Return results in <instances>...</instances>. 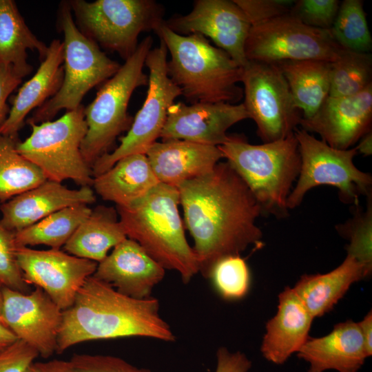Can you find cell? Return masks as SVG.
I'll return each instance as SVG.
<instances>
[{"instance_id":"6da1fadb","label":"cell","mask_w":372,"mask_h":372,"mask_svg":"<svg viewBox=\"0 0 372 372\" xmlns=\"http://www.w3.org/2000/svg\"><path fill=\"white\" fill-rule=\"evenodd\" d=\"M177 189L185 227L194 239L198 272L205 278L209 279L221 259L260 245L262 234L256 220L261 208L227 161Z\"/></svg>"},{"instance_id":"7a4b0ae2","label":"cell","mask_w":372,"mask_h":372,"mask_svg":"<svg viewBox=\"0 0 372 372\" xmlns=\"http://www.w3.org/2000/svg\"><path fill=\"white\" fill-rule=\"evenodd\" d=\"M159 311L158 299L129 297L92 276L72 305L63 311L56 353L79 343L99 340L145 337L176 341Z\"/></svg>"},{"instance_id":"3957f363","label":"cell","mask_w":372,"mask_h":372,"mask_svg":"<svg viewBox=\"0 0 372 372\" xmlns=\"http://www.w3.org/2000/svg\"><path fill=\"white\" fill-rule=\"evenodd\" d=\"M179 204L177 187L159 183L131 205L117 207V213L127 238L187 284L198 273V264L185 237Z\"/></svg>"},{"instance_id":"277c9868","label":"cell","mask_w":372,"mask_h":372,"mask_svg":"<svg viewBox=\"0 0 372 372\" xmlns=\"http://www.w3.org/2000/svg\"><path fill=\"white\" fill-rule=\"evenodd\" d=\"M156 33L170 54L168 76L188 101L236 104L242 99V68L226 52L200 34L181 35L164 23Z\"/></svg>"},{"instance_id":"5b68a950","label":"cell","mask_w":372,"mask_h":372,"mask_svg":"<svg viewBox=\"0 0 372 372\" xmlns=\"http://www.w3.org/2000/svg\"><path fill=\"white\" fill-rule=\"evenodd\" d=\"M218 147L246 183L262 214L286 217L287 199L301 165L295 134L260 145L250 144L240 136H229Z\"/></svg>"},{"instance_id":"8992f818","label":"cell","mask_w":372,"mask_h":372,"mask_svg":"<svg viewBox=\"0 0 372 372\" xmlns=\"http://www.w3.org/2000/svg\"><path fill=\"white\" fill-rule=\"evenodd\" d=\"M152 43L150 36L144 38L117 72L104 82L94 99L84 107L87 128L81 152L91 168L132 123L133 118L127 112L128 104L134 90L148 84V75L143 67Z\"/></svg>"},{"instance_id":"52a82bcc","label":"cell","mask_w":372,"mask_h":372,"mask_svg":"<svg viewBox=\"0 0 372 372\" xmlns=\"http://www.w3.org/2000/svg\"><path fill=\"white\" fill-rule=\"evenodd\" d=\"M59 25L63 33V79L54 96L37 108L28 125L51 121L61 110H72L94 87L114 75L121 67L84 35L74 22L68 1L61 3Z\"/></svg>"},{"instance_id":"ba28073f","label":"cell","mask_w":372,"mask_h":372,"mask_svg":"<svg viewBox=\"0 0 372 372\" xmlns=\"http://www.w3.org/2000/svg\"><path fill=\"white\" fill-rule=\"evenodd\" d=\"M68 3L77 27L99 46L125 61L136 50L141 33L164 23V8L153 0H72Z\"/></svg>"},{"instance_id":"9c48e42d","label":"cell","mask_w":372,"mask_h":372,"mask_svg":"<svg viewBox=\"0 0 372 372\" xmlns=\"http://www.w3.org/2000/svg\"><path fill=\"white\" fill-rule=\"evenodd\" d=\"M29 125L30 136L17 143L20 154L37 165L47 180L70 179L81 187L92 186V168L81 152L87 128L83 105L66 111L58 119Z\"/></svg>"},{"instance_id":"30bf717a","label":"cell","mask_w":372,"mask_h":372,"mask_svg":"<svg viewBox=\"0 0 372 372\" xmlns=\"http://www.w3.org/2000/svg\"><path fill=\"white\" fill-rule=\"evenodd\" d=\"M300 154V170L296 185L287 199L288 209L302 203L305 194L313 187L330 185L337 187L342 202L358 205L360 195L371 193L372 178L354 165L358 154L355 147L338 149L303 129L294 132Z\"/></svg>"},{"instance_id":"8fae6325","label":"cell","mask_w":372,"mask_h":372,"mask_svg":"<svg viewBox=\"0 0 372 372\" xmlns=\"http://www.w3.org/2000/svg\"><path fill=\"white\" fill-rule=\"evenodd\" d=\"M167 49L163 41L151 49L145 65L149 70L145 99L138 111L127 134L113 152L101 156L92 167L95 177L111 168L118 160L136 154H145L160 137L169 107L180 95V89L167 74Z\"/></svg>"},{"instance_id":"7c38bea8","label":"cell","mask_w":372,"mask_h":372,"mask_svg":"<svg viewBox=\"0 0 372 372\" xmlns=\"http://www.w3.org/2000/svg\"><path fill=\"white\" fill-rule=\"evenodd\" d=\"M344 50L330 30L308 26L289 14L251 25L245 48L247 61L276 65L305 60L331 63Z\"/></svg>"},{"instance_id":"4fadbf2b","label":"cell","mask_w":372,"mask_h":372,"mask_svg":"<svg viewBox=\"0 0 372 372\" xmlns=\"http://www.w3.org/2000/svg\"><path fill=\"white\" fill-rule=\"evenodd\" d=\"M241 83L244 86L242 103L264 143L294 134L302 116L277 65L247 61L242 67Z\"/></svg>"},{"instance_id":"5bb4252c","label":"cell","mask_w":372,"mask_h":372,"mask_svg":"<svg viewBox=\"0 0 372 372\" xmlns=\"http://www.w3.org/2000/svg\"><path fill=\"white\" fill-rule=\"evenodd\" d=\"M16 254L26 283L41 289L62 311L72 305L98 265L58 249L17 247Z\"/></svg>"},{"instance_id":"9a60e30c","label":"cell","mask_w":372,"mask_h":372,"mask_svg":"<svg viewBox=\"0 0 372 372\" xmlns=\"http://www.w3.org/2000/svg\"><path fill=\"white\" fill-rule=\"evenodd\" d=\"M164 24L181 35L209 37L241 68L247 62L245 48L251 25L234 0L195 1L191 12L165 20Z\"/></svg>"},{"instance_id":"2e32d148","label":"cell","mask_w":372,"mask_h":372,"mask_svg":"<svg viewBox=\"0 0 372 372\" xmlns=\"http://www.w3.org/2000/svg\"><path fill=\"white\" fill-rule=\"evenodd\" d=\"M5 324L43 358L56 353L63 311L40 288L28 293L3 287Z\"/></svg>"},{"instance_id":"e0dca14e","label":"cell","mask_w":372,"mask_h":372,"mask_svg":"<svg viewBox=\"0 0 372 372\" xmlns=\"http://www.w3.org/2000/svg\"><path fill=\"white\" fill-rule=\"evenodd\" d=\"M249 118L242 103H174L168 109L160 137L219 146L228 138L227 131Z\"/></svg>"},{"instance_id":"ac0fdd59","label":"cell","mask_w":372,"mask_h":372,"mask_svg":"<svg viewBox=\"0 0 372 372\" xmlns=\"http://www.w3.org/2000/svg\"><path fill=\"white\" fill-rule=\"evenodd\" d=\"M371 121L372 84L352 96H329L313 116L302 117L299 125L319 134L330 147L348 149L371 131Z\"/></svg>"},{"instance_id":"d6986e66","label":"cell","mask_w":372,"mask_h":372,"mask_svg":"<svg viewBox=\"0 0 372 372\" xmlns=\"http://www.w3.org/2000/svg\"><path fill=\"white\" fill-rule=\"evenodd\" d=\"M165 269L136 241L127 238L100 262L92 276L136 299L149 298Z\"/></svg>"},{"instance_id":"ffe728a7","label":"cell","mask_w":372,"mask_h":372,"mask_svg":"<svg viewBox=\"0 0 372 372\" xmlns=\"http://www.w3.org/2000/svg\"><path fill=\"white\" fill-rule=\"evenodd\" d=\"M89 186L69 189L61 183L46 180L39 185L3 203L1 225L14 233L25 229L60 209L94 203Z\"/></svg>"},{"instance_id":"44dd1931","label":"cell","mask_w":372,"mask_h":372,"mask_svg":"<svg viewBox=\"0 0 372 372\" xmlns=\"http://www.w3.org/2000/svg\"><path fill=\"white\" fill-rule=\"evenodd\" d=\"M145 155L158 182L176 187L209 172L223 158L217 146L183 140L156 141Z\"/></svg>"},{"instance_id":"7402d4cb","label":"cell","mask_w":372,"mask_h":372,"mask_svg":"<svg viewBox=\"0 0 372 372\" xmlns=\"http://www.w3.org/2000/svg\"><path fill=\"white\" fill-rule=\"evenodd\" d=\"M297 355L309 364L308 372H358L369 357L360 328L351 320L335 324L323 337L309 338Z\"/></svg>"},{"instance_id":"603a6c76","label":"cell","mask_w":372,"mask_h":372,"mask_svg":"<svg viewBox=\"0 0 372 372\" xmlns=\"http://www.w3.org/2000/svg\"><path fill=\"white\" fill-rule=\"evenodd\" d=\"M278 301L276 314L266 324L260 351L268 361L282 364L308 340L314 318L293 288L286 287Z\"/></svg>"},{"instance_id":"cb8c5ba5","label":"cell","mask_w":372,"mask_h":372,"mask_svg":"<svg viewBox=\"0 0 372 372\" xmlns=\"http://www.w3.org/2000/svg\"><path fill=\"white\" fill-rule=\"evenodd\" d=\"M63 41L52 40L36 73L12 97L8 116L0 126L1 134L18 137L27 115L56 94L63 79Z\"/></svg>"},{"instance_id":"d4e9b609","label":"cell","mask_w":372,"mask_h":372,"mask_svg":"<svg viewBox=\"0 0 372 372\" xmlns=\"http://www.w3.org/2000/svg\"><path fill=\"white\" fill-rule=\"evenodd\" d=\"M159 183L144 154L127 156L94 177L92 186L101 198L127 207L145 196Z\"/></svg>"},{"instance_id":"484cf974","label":"cell","mask_w":372,"mask_h":372,"mask_svg":"<svg viewBox=\"0 0 372 372\" xmlns=\"http://www.w3.org/2000/svg\"><path fill=\"white\" fill-rule=\"evenodd\" d=\"M368 277L364 267L347 255L328 273L302 275L293 289L313 317H320L333 308L352 284Z\"/></svg>"},{"instance_id":"4316f807","label":"cell","mask_w":372,"mask_h":372,"mask_svg":"<svg viewBox=\"0 0 372 372\" xmlns=\"http://www.w3.org/2000/svg\"><path fill=\"white\" fill-rule=\"evenodd\" d=\"M126 238L117 211L99 205L79 225L63 249L71 255L99 263L110 249Z\"/></svg>"},{"instance_id":"83f0119b","label":"cell","mask_w":372,"mask_h":372,"mask_svg":"<svg viewBox=\"0 0 372 372\" xmlns=\"http://www.w3.org/2000/svg\"><path fill=\"white\" fill-rule=\"evenodd\" d=\"M28 50L43 61L48 46L32 32L12 0H0V64L10 67L22 79L32 71Z\"/></svg>"},{"instance_id":"f1b7e54d","label":"cell","mask_w":372,"mask_h":372,"mask_svg":"<svg viewBox=\"0 0 372 372\" xmlns=\"http://www.w3.org/2000/svg\"><path fill=\"white\" fill-rule=\"evenodd\" d=\"M304 118L313 116L329 96L331 63L318 60L277 64Z\"/></svg>"},{"instance_id":"f546056e","label":"cell","mask_w":372,"mask_h":372,"mask_svg":"<svg viewBox=\"0 0 372 372\" xmlns=\"http://www.w3.org/2000/svg\"><path fill=\"white\" fill-rule=\"evenodd\" d=\"M92 211L87 205H76L60 209L37 223L14 233L17 247L45 245L63 247L79 225Z\"/></svg>"},{"instance_id":"4dcf8cb0","label":"cell","mask_w":372,"mask_h":372,"mask_svg":"<svg viewBox=\"0 0 372 372\" xmlns=\"http://www.w3.org/2000/svg\"><path fill=\"white\" fill-rule=\"evenodd\" d=\"M18 137L0 134V202L4 203L46 180L42 171L17 149Z\"/></svg>"},{"instance_id":"1f68e13d","label":"cell","mask_w":372,"mask_h":372,"mask_svg":"<svg viewBox=\"0 0 372 372\" xmlns=\"http://www.w3.org/2000/svg\"><path fill=\"white\" fill-rule=\"evenodd\" d=\"M372 56L369 52L344 50L331 63L329 96L358 94L372 84Z\"/></svg>"},{"instance_id":"d6a6232c","label":"cell","mask_w":372,"mask_h":372,"mask_svg":"<svg viewBox=\"0 0 372 372\" xmlns=\"http://www.w3.org/2000/svg\"><path fill=\"white\" fill-rule=\"evenodd\" d=\"M335 42L345 50L369 52L372 39L369 29L363 1L344 0L330 30Z\"/></svg>"},{"instance_id":"836d02e7","label":"cell","mask_w":372,"mask_h":372,"mask_svg":"<svg viewBox=\"0 0 372 372\" xmlns=\"http://www.w3.org/2000/svg\"><path fill=\"white\" fill-rule=\"evenodd\" d=\"M209 279L218 294L226 300L242 299L250 287L249 269L240 255L219 260L213 267Z\"/></svg>"},{"instance_id":"e575fe53","label":"cell","mask_w":372,"mask_h":372,"mask_svg":"<svg viewBox=\"0 0 372 372\" xmlns=\"http://www.w3.org/2000/svg\"><path fill=\"white\" fill-rule=\"evenodd\" d=\"M368 197L366 209L358 210L346 223L337 226L338 231L349 241L347 255L354 258L365 269L369 276L372 270V200Z\"/></svg>"},{"instance_id":"d590c367","label":"cell","mask_w":372,"mask_h":372,"mask_svg":"<svg viewBox=\"0 0 372 372\" xmlns=\"http://www.w3.org/2000/svg\"><path fill=\"white\" fill-rule=\"evenodd\" d=\"M14 233L0 223V282L3 287L28 293L29 285L25 281L17 258Z\"/></svg>"},{"instance_id":"8d00e7d4","label":"cell","mask_w":372,"mask_h":372,"mask_svg":"<svg viewBox=\"0 0 372 372\" xmlns=\"http://www.w3.org/2000/svg\"><path fill=\"white\" fill-rule=\"evenodd\" d=\"M340 4L338 0H296L289 14L311 28L330 30Z\"/></svg>"},{"instance_id":"74e56055","label":"cell","mask_w":372,"mask_h":372,"mask_svg":"<svg viewBox=\"0 0 372 372\" xmlns=\"http://www.w3.org/2000/svg\"><path fill=\"white\" fill-rule=\"evenodd\" d=\"M70 372H152L110 355L74 354L68 360Z\"/></svg>"},{"instance_id":"f35d334b","label":"cell","mask_w":372,"mask_h":372,"mask_svg":"<svg viewBox=\"0 0 372 372\" xmlns=\"http://www.w3.org/2000/svg\"><path fill=\"white\" fill-rule=\"evenodd\" d=\"M247 16L251 25L289 14L294 0H234Z\"/></svg>"},{"instance_id":"ab89813d","label":"cell","mask_w":372,"mask_h":372,"mask_svg":"<svg viewBox=\"0 0 372 372\" xmlns=\"http://www.w3.org/2000/svg\"><path fill=\"white\" fill-rule=\"evenodd\" d=\"M38 356L34 349L17 340L0 351V372H26Z\"/></svg>"},{"instance_id":"60d3db41","label":"cell","mask_w":372,"mask_h":372,"mask_svg":"<svg viewBox=\"0 0 372 372\" xmlns=\"http://www.w3.org/2000/svg\"><path fill=\"white\" fill-rule=\"evenodd\" d=\"M251 366V361L240 351L231 352L225 347L216 351L215 372H248Z\"/></svg>"},{"instance_id":"b9f144b4","label":"cell","mask_w":372,"mask_h":372,"mask_svg":"<svg viewBox=\"0 0 372 372\" xmlns=\"http://www.w3.org/2000/svg\"><path fill=\"white\" fill-rule=\"evenodd\" d=\"M22 78L9 66L0 64V126L10 111L7 101L11 93L19 86Z\"/></svg>"},{"instance_id":"7bdbcfd3","label":"cell","mask_w":372,"mask_h":372,"mask_svg":"<svg viewBox=\"0 0 372 372\" xmlns=\"http://www.w3.org/2000/svg\"><path fill=\"white\" fill-rule=\"evenodd\" d=\"M364 342L367 354L369 356L372 354V313L370 311L364 318L357 323Z\"/></svg>"},{"instance_id":"ee69618b","label":"cell","mask_w":372,"mask_h":372,"mask_svg":"<svg viewBox=\"0 0 372 372\" xmlns=\"http://www.w3.org/2000/svg\"><path fill=\"white\" fill-rule=\"evenodd\" d=\"M35 372H70L68 361L53 360L45 362L33 363Z\"/></svg>"},{"instance_id":"f6af8a7d","label":"cell","mask_w":372,"mask_h":372,"mask_svg":"<svg viewBox=\"0 0 372 372\" xmlns=\"http://www.w3.org/2000/svg\"><path fill=\"white\" fill-rule=\"evenodd\" d=\"M355 147L358 153L368 156L372 153V134L371 131L364 135L358 141Z\"/></svg>"},{"instance_id":"bcb514c9","label":"cell","mask_w":372,"mask_h":372,"mask_svg":"<svg viewBox=\"0 0 372 372\" xmlns=\"http://www.w3.org/2000/svg\"><path fill=\"white\" fill-rule=\"evenodd\" d=\"M18 339L8 327L0 322V351L14 343Z\"/></svg>"},{"instance_id":"7dc6e473","label":"cell","mask_w":372,"mask_h":372,"mask_svg":"<svg viewBox=\"0 0 372 372\" xmlns=\"http://www.w3.org/2000/svg\"><path fill=\"white\" fill-rule=\"evenodd\" d=\"M2 289H3V285L0 282V322L3 324L4 325H6L5 323H4L3 319V293H2Z\"/></svg>"},{"instance_id":"c3c4849f","label":"cell","mask_w":372,"mask_h":372,"mask_svg":"<svg viewBox=\"0 0 372 372\" xmlns=\"http://www.w3.org/2000/svg\"><path fill=\"white\" fill-rule=\"evenodd\" d=\"M26 372H35L33 364L30 366Z\"/></svg>"}]
</instances>
